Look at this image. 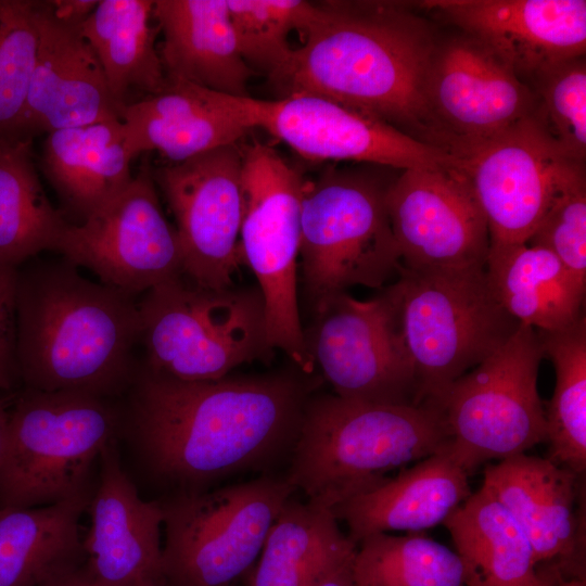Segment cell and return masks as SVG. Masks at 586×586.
Returning <instances> with one entry per match:
<instances>
[{"label":"cell","instance_id":"obj_1","mask_svg":"<svg viewBox=\"0 0 586 586\" xmlns=\"http://www.w3.org/2000/svg\"><path fill=\"white\" fill-rule=\"evenodd\" d=\"M301 370L183 381L139 362L127 424L153 470L201 485L291 451L311 380Z\"/></svg>","mask_w":586,"mask_h":586},{"label":"cell","instance_id":"obj_2","mask_svg":"<svg viewBox=\"0 0 586 586\" xmlns=\"http://www.w3.org/2000/svg\"><path fill=\"white\" fill-rule=\"evenodd\" d=\"M269 81L280 98L323 97L433 145L423 80L436 37L393 2H329ZM437 148V146H436Z\"/></svg>","mask_w":586,"mask_h":586},{"label":"cell","instance_id":"obj_3","mask_svg":"<svg viewBox=\"0 0 586 586\" xmlns=\"http://www.w3.org/2000/svg\"><path fill=\"white\" fill-rule=\"evenodd\" d=\"M17 367L27 388L100 397L130 386L139 362V303L82 277L63 257L17 269Z\"/></svg>","mask_w":586,"mask_h":586},{"label":"cell","instance_id":"obj_4","mask_svg":"<svg viewBox=\"0 0 586 586\" xmlns=\"http://www.w3.org/2000/svg\"><path fill=\"white\" fill-rule=\"evenodd\" d=\"M438 407L310 395L285 477L307 500L333 509L449 442Z\"/></svg>","mask_w":586,"mask_h":586},{"label":"cell","instance_id":"obj_5","mask_svg":"<svg viewBox=\"0 0 586 586\" xmlns=\"http://www.w3.org/2000/svg\"><path fill=\"white\" fill-rule=\"evenodd\" d=\"M390 288L419 404L434 405L451 383L501 347L520 326L493 295L485 266H400Z\"/></svg>","mask_w":586,"mask_h":586},{"label":"cell","instance_id":"obj_6","mask_svg":"<svg viewBox=\"0 0 586 586\" xmlns=\"http://www.w3.org/2000/svg\"><path fill=\"white\" fill-rule=\"evenodd\" d=\"M139 311L141 362L178 380H217L273 356L258 288L209 289L182 275L146 291Z\"/></svg>","mask_w":586,"mask_h":586},{"label":"cell","instance_id":"obj_7","mask_svg":"<svg viewBox=\"0 0 586 586\" xmlns=\"http://www.w3.org/2000/svg\"><path fill=\"white\" fill-rule=\"evenodd\" d=\"M388 184L343 170L305 182L298 256L313 311L351 286L381 289L398 273L402 259L385 203Z\"/></svg>","mask_w":586,"mask_h":586},{"label":"cell","instance_id":"obj_8","mask_svg":"<svg viewBox=\"0 0 586 586\" xmlns=\"http://www.w3.org/2000/svg\"><path fill=\"white\" fill-rule=\"evenodd\" d=\"M118 423L104 397L26 388L9 413L0 508L40 507L84 492L92 461Z\"/></svg>","mask_w":586,"mask_h":586},{"label":"cell","instance_id":"obj_9","mask_svg":"<svg viewBox=\"0 0 586 586\" xmlns=\"http://www.w3.org/2000/svg\"><path fill=\"white\" fill-rule=\"evenodd\" d=\"M294 492L285 476L263 475L161 502L162 586H230L255 564Z\"/></svg>","mask_w":586,"mask_h":586},{"label":"cell","instance_id":"obj_10","mask_svg":"<svg viewBox=\"0 0 586 586\" xmlns=\"http://www.w3.org/2000/svg\"><path fill=\"white\" fill-rule=\"evenodd\" d=\"M242 150L243 212L241 260L258 281L270 345L306 374L315 368L301 323L297 257L305 180L271 146L253 142Z\"/></svg>","mask_w":586,"mask_h":586},{"label":"cell","instance_id":"obj_11","mask_svg":"<svg viewBox=\"0 0 586 586\" xmlns=\"http://www.w3.org/2000/svg\"><path fill=\"white\" fill-rule=\"evenodd\" d=\"M543 357L536 330L520 324L434 404L449 432L448 448L469 474L487 460L523 454L546 441V413L537 390Z\"/></svg>","mask_w":586,"mask_h":586},{"label":"cell","instance_id":"obj_12","mask_svg":"<svg viewBox=\"0 0 586 586\" xmlns=\"http://www.w3.org/2000/svg\"><path fill=\"white\" fill-rule=\"evenodd\" d=\"M314 314L311 326L304 331L306 346L335 395L378 404L421 405L390 285L368 301L339 293Z\"/></svg>","mask_w":586,"mask_h":586},{"label":"cell","instance_id":"obj_13","mask_svg":"<svg viewBox=\"0 0 586 586\" xmlns=\"http://www.w3.org/2000/svg\"><path fill=\"white\" fill-rule=\"evenodd\" d=\"M209 94L222 111L247 129H264L309 161H354L402 170L456 163L442 149L323 97L292 94L260 100L212 90Z\"/></svg>","mask_w":586,"mask_h":586},{"label":"cell","instance_id":"obj_14","mask_svg":"<svg viewBox=\"0 0 586 586\" xmlns=\"http://www.w3.org/2000/svg\"><path fill=\"white\" fill-rule=\"evenodd\" d=\"M422 94L433 144L455 158L530 117L535 106L532 88L462 31L436 38Z\"/></svg>","mask_w":586,"mask_h":586},{"label":"cell","instance_id":"obj_15","mask_svg":"<svg viewBox=\"0 0 586 586\" xmlns=\"http://www.w3.org/2000/svg\"><path fill=\"white\" fill-rule=\"evenodd\" d=\"M54 252L131 296L183 275L178 233L162 209L148 163L84 222H68Z\"/></svg>","mask_w":586,"mask_h":586},{"label":"cell","instance_id":"obj_16","mask_svg":"<svg viewBox=\"0 0 586 586\" xmlns=\"http://www.w3.org/2000/svg\"><path fill=\"white\" fill-rule=\"evenodd\" d=\"M533 116L456 158L485 215L489 244L526 243L556 198L585 178Z\"/></svg>","mask_w":586,"mask_h":586},{"label":"cell","instance_id":"obj_17","mask_svg":"<svg viewBox=\"0 0 586 586\" xmlns=\"http://www.w3.org/2000/svg\"><path fill=\"white\" fill-rule=\"evenodd\" d=\"M152 176L176 220L183 276L204 288L231 286L242 263L241 148L228 144L181 163L152 167Z\"/></svg>","mask_w":586,"mask_h":586},{"label":"cell","instance_id":"obj_18","mask_svg":"<svg viewBox=\"0 0 586 586\" xmlns=\"http://www.w3.org/2000/svg\"><path fill=\"white\" fill-rule=\"evenodd\" d=\"M385 203L402 266H485L489 231L464 173L455 164L402 170Z\"/></svg>","mask_w":586,"mask_h":586},{"label":"cell","instance_id":"obj_19","mask_svg":"<svg viewBox=\"0 0 586 586\" xmlns=\"http://www.w3.org/2000/svg\"><path fill=\"white\" fill-rule=\"evenodd\" d=\"M418 5L481 41L523 81L585 54L584 0H425Z\"/></svg>","mask_w":586,"mask_h":586},{"label":"cell","instance_id":"obj_20","mask_svg":"<svg viewBox=\"0 0 586 586\" xmlns=\"http://www.w3.org/2000/svg\"><path fill=\"white\" fill-rule=\"evenodd\" d=\"M112 442L100 454L82 568L95 586H162L161 502L140 498Z\"/></svg>","mask_w":586,"mask_h":586},{"label":"cell","instance_id":"obj_21","mask_svg":"<svg viewBox=\"0 0 586 586\" xmlns=\"http://www.w3.org/2000/svg\"><path fill=\"white\" fill-rule=\"evenodd\" d=\"M39 44L27 99L24 136L120 119L100 62L79 27L54 18L37 1Z\"/></svg>","mask_w":586,"mask_h":586},{"label":"cell","instance_id":"obj_22","mask_svg":"<svg viewBox=\"0 0 586 586\" xmlns=\"http://www.w3.org/2000/svg\"><path fill=\"white\" fill-rule=\"evenodd\" d=\"M469 473L456 460L448 443L436 453L387 477L377 487L332 509L348 527L356 544L393 531L420 533L443 524L471 495Z\"/></svg>","mask_w":586,"mask_h":586},{"label":"cell","instance_id":"obj_23","mask_svg":"<svg viewBox=\"0 0 586 586\" xmlns=\"http://www.w3.org/2000/svg\"><path fill=\"white\" fill-rule=\"evenodd\" d=\"M154 17L168 81L249 97L254 73L239 50L227 0H154Z\"/></svg>","mask_w":586,"mask_h":586},{"label":"cell","instance_id":"obj_24","mask_svg":"<svg viewBox=\"0 0 586 586\" xmlns=\"http://www.w3.org/2000/svg\"><path fill=\"white\" fill-rule=\"evenodd\" d=\"M577 477L549 458L523 453L487 466L482 486L520 525L538 564L571 557L581 542Z\"/></svg>","mask_w":586,"mask_h":586},{"label":"cell","instance_id":"obj_25","mask_svg":"<svg viewBox=\"0 0 586 586\" xmlns=\"http://www.w3.org/2000/svg\"><path fill=\"white\" fill-rule=\"evenodd\" d=\"M133 161L120 119L49 132L40 168L60 201L67 222H84L131 182Z\"/></svg>","mask_w":586,"mask_h":586},{"label":"cell","instance_id":"obj_26","mask_svg":"<svg viewBox=\"0 0 586 586\" xmlns=\"http://www.w3.org/2000/svg\"><path fill=\"white\" fill-rule=\"evenodd\" d=\"M133 157L158 152L169 164L237 143L251 130L222 111L209 90L182 81L127 107L122 117Z\"/></svg>","mask_w":586,"mask_h":586},{"label":"cell","instance_id":"obj_27","mask_svg":"<svg viewBox=\"0 0 586 586\" xmlns=\"http://www.w3.org/2000/svg\"><path fill=\"white\" fill-rule=\"evenodd\" d=\"M156 30L154 0H100L79 26L122 117L127 107L168 85Z\"/></svg>","mask_w":586,"mask_h":586},{"label":"cell","instance_id":"obj_28","mask_svg":"<svg viewBox=\"0 0 586 586\" xmlns=\"http://www.w3.org/2000/svg\"><path fill=\"white\" fill-rule=\"evenodd\" d=\"M485 273L497 302L520 324L557 331L585 314L586 289L545 247L489 244Z\"/></svg>","mask_w":586,"mask_h":586},{"label":"cell","instance_id":"obj_29","mask_svg":"<svg viewBox=\"0 0 586 586\" xmlns=\"http://www.w3.org/2000/svg\"><path fill=\"white\" fill-rule=\"evenodd\" d=\"M86 491L33 508H0V586H40L76 566L82 553L79 519Z\"/></svg>","mask_w":586,"mask_h":586},{"label":"cell","instance_id":"obj_30","mask_svg":"<svg viewBox=\"0 0 586 586\" xmlns=\"http://www.w3.org/2000/svg\"><path fill=\"white\" fill-rule=\"evenodd\" d=\"M466 586H542L532 545L511 514L482 486L443 523Z\"/></svg>","mask_w":586,"mask_h":586},{"label":"cell","instance_id":"obj_31","mask_svg":"<svg viewBox=\"0 0 586 586\" xmlns=\"http://www.w3.org/2000/svg\"><path fill=\"white\" fill-rule=\"evenodd\" d=\"M356 549L331 509L290 497L268 532L249 586H315Z\"/></svg>","mask_w":586,"mask_h":586},{"label":"cell","instance_id":"obj_32","mask_svg":"<svg viewBox=\"0 0 586 586\" xmlns=\"http://www.w3.org/2000/svg\"><path fill=\"white\" fill-rule=\"evenodd\" d=\"M33 139L0 140V266H20L54 252L68 222L42 188Z\"/></svg>","mask_w":586,"mask_h":586},{"label":"cell","instance_id":"obj_33","mask_svg":"<svg viewBox=\"0 0 586 586\" xmlns=\"http://www.w3.org/2000/svg\"><path fill=\"white\" fill-rule=\"evenodd\" d=\"M543 356L556 370L546 413L550 458L581 476L586 469V317L557 331H539Z\"/></svg>","mask_w":586,"mask_h":586},{"label":"cell","instance_id":"obj_34","mask_svg":"<svg viewBox=\"0 0 586 586\" xmlns=\"http://www.w3.org/2000/svg\"><path fill=\"white\" fill-rule=\"evenodd\" d=\"M357 545L356 586H466L457 552L419 533L375 534Z\"/></svg>","mask_w":586,"mask_h":586},{"label":"cell","instance_id":"obj_35","mask_svg":"<svg viewBox=\"0 0 586 586\" xmlns=\"http://www.w3.org/2000/svg\"><path fill=\"white\" fill-rule=\"evenodd\" d=\"M241 55L253 73L272 77L288 62L292 30L301 36L319 5L301 0H227Z\"/></svg>","mask_w":586,"mask_h":586},{"label":"cell","instance_id":"obj_36","mask_svg":"<svg viewBox=\"0 0 586 586\" xmlns=\"http://www.w3.org/2000/svg\"><path fill=\"white\" fill-rule=\"evenodd\" d=\"M38 44L37 1L0 0V140L25 138Z\"/></svg>","mask_w":586,"mask_h":586},{"label":"cell","instance_id":"obj_37","mask_svg":"<svg viewBox=\"0 0 586 586\" xmlns=\"http://www.w3.org/2000/svg\"><path fill=\"white\" fill-rule=\"evenodd\" d=\"M533 118L566 157L585 163L586 66L584 56L560 63L533 81Z\"/></svg>","mask_w":586,"mask_h":586},{"label":"cell","instance_id":"obj_38","mask_svg":"<svg viewBox=\"0 0 586 586\" xmlns=\"http://www.w3.org/2000/svg\"><path fill=\"white\" fill-rule=\"evenodd\" d=\"M526 243L550 251L586 289L585 178L556 198Z\"/></svg>","mask_w":586,"mask_h":586},{"label":"cell","instance_id":"obj_39","mask_svg":"<svg viewBox=\"0 0 586 586\" xmlns=\"http://www.w3.org/2000/svg\"><path fill=\"white\" fill-rule=\"evenodd\" d=\"M17 269L0 266V390L20 378L17 367Z\"/></svg>","mask_w":586,"mask_h":586},{"label":"cell","instance_id":"obj_40","mask_svg":"<svg viewBox=\"0 0 586 586\" xmlns=\"http://www.w3.org/2000/svg\"><path fill=\"white\" fill-rule=\"evenodd\" d=\"M50 14L58 21L79 27L92 12L98 0L44 1Z\"/></svg>","mask_w":586,"mask_h":586},{"label":"cell","instance_id":"obj_41","mask_svg":"<svg viewBox=\"0 0 586 586\" xmlns=\"http://www.w3.org/2000/svg\"><path fill=\"white\" fill-rule=\"evenodd\" d=\"M355 552L336 562L315 586H356L353 576Z\"/></svg>","mask_w":586,"mask_h":586},{"label":"cell","instance_id":"obj_42","mask_svg":"<svg viewBox=\"0 0 586 586\" xmlns=\"http://www.w3.org/2000/svg\"><path fill=\"white\" fill-rule=\"evenodd\" d=\"M40 586H95L84 568L73 566L43 582Z\"/></svg>","mask_w":586,"mask_h":586},{"label":"cell","instance_id":"obj_43","mask_svg":"<svg viewBox=\"0 0 586 586\" xmlns=\"http://www.w3.org/2000/svg\"><path fill=\"white\" fill-rule=\"evenodd\" d=\"M9 430V413L0 400V467L5 453Z\"/></svg>","mask_w":586,"mask_h":586},{"label":"cell","instance_id":"obj_44","mask_svg":"<svg viewBox=\"0 0 586 586\" xmlns=\"http://www.w3.org/2000/svg\"><path fill=\"white\" fill-rule=\"evenodd\" d=\"M556 586H585V582L582 579L573 578L566 582H559Z\"/></svg>","mask_w":586,"mask_h":586},{"label":"cell","instance_id":"obj_45","mask_svg":"<svg viewBox=\"0 0 586 586\" xmlns=\"http://www.w3.org/2000/svg\"><path fill=\"white\" fill-rule=\"evenodd\" d=\"M558 582L550 575H546L542 586H556Z\"/></svg>","mask_w":586,"mask_h":586}]
</instances>
